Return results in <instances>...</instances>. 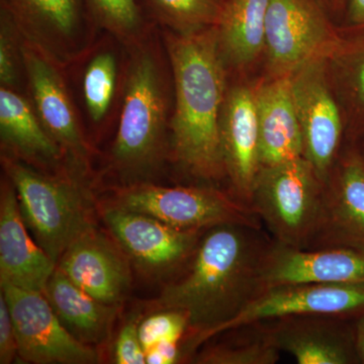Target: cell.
I'll use <instances>...</instances> for the list:
<instances>
[{
	"label": "cell",
	"instance_id": "f1b7e54d",
	"mask_svg": "<svg viewBox=\"0 0 364 364\" xmlns=\"http://www.w3.org/2000/svg\"><path fill=\"white\" fill-rule=\"evenodd\" d=\"M188 330L186 314L176 310H165L144 320L138 326L139 338L147 351L162 341H181Z\"/></svg>",
	"mask_w": 364,
	"mask_h": 364
},
{
	"label": "cell",
	"instance_id": "836d02e7",
	"mask_svg": "<svg viewBox=\"0 0 364 364\" xmlns=\"http://www.w3.org/2000/svg\"><path fill=\"white\" fill-rule=\"evenodd\" d=\"M347 21L350 30L364 28V0H349Z\"/></svg>",
	"mask_w": 364,
	"mask_h": 364
},
{
	"label": "cell",
	"instance_id": "83f0119b",
	"mask_svg": "<svg viewBox=\"0 0 364 364\" xmlns=\"http://www.w3.org/2000/svg\"><path fill=\"white\" fill-rule=\"evenodd\" d=\"M93 21L127 45L143 38V21L136 0H86Z\"/></svg>",
	"mask_w": 364,
	"mask_h": 364
},
{
	"label": "cell",
	"instance_id": "30bf717a",
	"mask_svg": "<svg viewBox=\"0 0 364 364\" xmlns=\"http://www.w3.org/2000/svg\"><path fill=\"white\" fill-rule=\"evenodd\" d=\"M1 291L13 318L18 355L26 363L92 364L95 349L71 334L43 291L1 282Z\"/></svg>",
	"mask_w": 364,
	"mask_h": 364
},
{
	"label": "cell",
	"instance_id": "1f68e13d",
	"mask_svg": "<svg viewBox=\"0 0 364 364\" xmlns=\"http://www.w3.org/2000/svg\"><path fill=\"white\" fill-rule=\"evenodd\" d=\"M18 352L13 318L4 293H0V363H13Z\"/></svg>",
	"mask_w": 364,
	"mask_h": 364
},
{
	"label": "cell",
	"instance_id": "44dd1931",
	"mask_svg": "<svg viewBox=\"0 0 364 364\" xmlns=\"http://www.w3.org/2000/svg\"><path fill=\"white\" fill-rule=\"evenodd\" d=\"M0 138L4 154L26 163L54 164L66 157L48 134L32 102L16 90L0 87Z\"/></svg>",
	"mask_w": 364,
	"mask_h": 364
},
{
	"label": "cell",
	"instance_id": "cb8c5ba5",
	"mask_svg": "<svg viewBox=\"0 0 364 364\" xmlns=\"http://www.w3.org/2000/svg\"><path fill=\"white\" fill-rule=\"evenodd\" d=\"M333 81L343 112L345 140H364V28L342 36L338 49L331 56Z\"/></svg>",
	"mask_w": 364,
	"mask_h": 364
},
{
	"label": "cell",
	"instance_id": "d4e9b609",
	"mask_svg": "<svg viewBox=\"0 0 364 364\" xmlns=\"http://www.w3.org/2000/svg\"><path fill=\"white\" fill-rule=\"evenodd\" d=\"M233 337L196 352L193 363L198 364H275L282 351L273 343L264 322L251 323L230 329Z\"/></svg>",
	"mask_w": 364,
	"mask_h": 364
},
{
	"label": "cell",
	"instance_id": "3957f363",
	"mask_svg": "<svg viewBox=\"0 0 364 364\" xmlns=\"http://www.w3.org/2000/svg\"><path fill=\"white\" fill-rule=\"evenodd\" d=\"M130 47L112 163L124 176L136 177L145 176L161 161L169 95L155 46L142 38Z\"/></svg>",
	"mask_w": 364,
	"mask_h": 364
},
{
	"label": "cell",
	"instance_id": "5b68a950",
	"mask_svg": "<svg viewBox=\"0 0 364 364\" xmlns=\"http://www.w3.org/2000/svg\"><path fill=\"white\" fill-rule=\"evenodd\" d=\"M323 181L305 157L262 167L251 207L273 240L306 249L322 198Z\"/></svg>",
	"mask_w": 364,
	"mask_h": 364
},
{
	"label": "cell",
	"instance_id": "4fadbf2b",
	"mask_svg": "<svg viewBox=\"0 0 364 364\" xmlns=\"http://www.w3.org/2000/svg\"><path fill=\"white\" fill-rule=\"evenodd\" d=\"M21 38L60 66L88 50L82 0H1Z\"/></svg>",
	"mask_w": 364,
	"mask_h": 364
},
{
	"label": "cell",
	"instance_id": "9c48e42d",
	"mask_svg": "<svg viewBox=\"0 0 364 364\" xmlns=\"http://www.w3.org/2000/svg\"><path fill=\"white\" fill-rule=\"evenodd\" d=\"M364 252V159L358 144L342 146L323 181L315 229L306 249Z\"/></svg>",
	"mask_w": 364,
	"mask_h": 364
},
{
	"label": "cell",
	"instance_id": "2e32d148",
	"mask_svg": "<svg viewBox=\"0 0 364 364\" xmlns=\"http://www.w3.org/2000/svg\"><path fill=\"white\" fill-rule=\"evenodd\" d=\"M260 289L280 284H364V252L301 249L272 240L262 258Z\"/></svg>",
	"mask_w": 364,
	"mask_h": 364
},
{
	"label": "cell",
	"instance_id": "f546056e",
	"mask_svg": "<svg viewBox=\"0 0 364 364\" xmlns=\"http://www.w3.org/2000/svg\"><path fill=\"white\" fill-rule=\"evenodd\" d=\"M21 37L9 14L1 9L0 25V83L4 87L16 90L18 83Z\"/></svg>",
	"mask_w": 364,
	"mask_h": 364
},
{
	"label": "cell",
	"instance_id": "e0dca14e",
	"mask_svg": "<svg viewBox=\"0 0 364 364\" xmlns=\"http://www.w3.org/2000/svg\"><path fill=\"white\" fill-rule=\"evenodd\" d=\"M105 220L127 253L149 269H168L191 260L205 233L182 231L116 205L105 210Z\"/></svg>",
	"mask_w": 364,
	"mask_h": 364
},
{
	"label": "cell",
	"instance_id": "4316f807",
	"mask_svg": "<svg viewBox=\"0 0 364 364\" xmlns=\"http://www.w3.org/2000/svg\"><path fill=\"white\" fill-rule=\"evenodd\" d=\"M148 4L169 31L188 33L217 26L224 0H148Z\"/></svg>",
	"mask_w": 364,
	"mask_h": 364
},
{
	"label": "cell",
	"instance_id": "277c9868",
	"mask_svg": "<svg viewBox=\"0 0 364 364\" xmlns=\"http://www.w3.org/2000/svg\"><path fill=\"white\" fill-rule=\"evenodd\" d=\"M1 163L26 227L58 264L69 246L92 228L80 189L68 177L47 176L9 155L2 154Z\"/></svg>",
	"mask_w": 364,
	"mask_h": 364
},
{
	"label": "cell",
	"instance_id": "d6a6232c",
	"mask_svg": "<svg viewBox=\"0 0 364 364\" xmlns=\"http://www.w3.org/2000/svg\"><path fill=\"white\" fill-rule=\"evenodd\" d=\"M181 341H162L146 351V363L173 364L181 358Z\"/></svg>",
	"mask_w": 364,
	"mask_h": 364
},
{
	"label": "cell",
	"instance_id": "ac0fdd59",
	"mask_svg": "<svg viewBox=\"0 0 364 364\" xmlns=\"http://www.w3.org/2000/svg\"><path fill=\"white\" fill-rule=\"evenodd\" d=\"M57 265L31 238L9 177L0 191V284L43 291Z\"/></svg>",
	"mask_w": 364,
	"mask_h": 364
},
{
	"label": "cell",
	"instance_id": "d590c367",
	"mask_svg": "<svg viewBox=\"0 0 364 364\" xmlns=\"http://www.w3.org/2000/svg\"><path fill=\"white\" fill-rule=\"evenodd\" d=\"M359 150H360L361 155H363L364 159V140L361 141L360 143L358 144Z\"/></svg>",
	"mask_w": 364,
	"mask_h": 364
},
{
	"label": "cell",
	"instance_id": "8d00e7d4",
	"mask_svg": "<svg viewBox=\"0 0 364 364\" xmlns=\"http://www.w3.org/2000/svg\"><path fill=\"white\" fill-rule=\"evenodd\" d=\"M317 1L318 2V4H321V2L324 1V0H317Z\"/></svg>",
	"mask_w": 364,
	"mask_h": 364
},
{
	"label": "cell",
	"instance_id": "ffe728a7",
	"mask_svg": "<svg viewBox=\"0 0 364 364\" xmlns=\"http://www.w3.org/2000/svg\"><path fill=\"white\" fill-rule=\"evenodd\" d=\"M261 168L304 157L303 136L289 76L272 77L255 87Z\"/></svg>",
	"mask_w": 364,
	"mask_h": 364
},
{
	"label": "cell",
	"instance_id": "8fae6325",
	"mask_svg": "<svg viewBox=\"0 0 364 364\" xmlns=\"http://www.w3.org/2000/svg\"><path fill=\"white\" fill-rule=\"evenodd\" d=\"M306 314L363 315L364 284H280L261 289L236 317L198 340L193 353L208 340L239 326Z\"/></svg>",
	"mask_w": 364,
	"mask_h": 364
},
{
	"label": "cell",
	"instance_id": "4dcf8cb0",
	"mask_svg": "<svg viewBox=\"0 0 364 364\" xmlns=\"http://www.w3.org/2000/svg\"><path fill=\"white\" fill-rule=\"evenodd\" d=\"M114 360L117 364L146 363V352L139 338L138 326H124L117 340Z\"/></svg>",
	"mask_w": 364,
	"mask_h": 364
},
{
	"label": "cell",
	"instance_id": "603a6c76",
	"mask_svg": "<svg viewBox=\"0 0 364 364\" xmlns=\"http://www.w3.org/2000/svg\"><path fill=\"white\" fill-rule=\"evenodd\" d=\"M270 0H224L215 26L225 62L246 67L265 49V23Z\"/></svg>",
	"mask_w": 364,
	"mask_h": 364
},
{
	"label": "cell",
	"instance_id": "484cf974",
	"mask_svg": "<svg viewBox=\"0 0 364 364\" xmlns=\"http://www.w3.org/2000/svg\"><path fill=\"white\" fill-rule=\"evenodd\" d=\"M117 54L109 48L93 51L82 76V95L91 123L102 124L111 114L119 90Z\"/></svg>",
	"mask_w": 364,
	"mask_h": 364
},
{
	"label": "cell",
	"instance_id": "7c38bea8",
	"mask_svg": "<svg viewBox=\"0 0 364 364\" xmlns=\"http://www.w3.org/2000/svg\"><path fill=\"white\" fill-rule=\"evenodd\" d=\"M21 51L31 102L41 123L66 157L81 168H85L90 160V148L62 76V66L23 38Z\"/></svg>",
	"mask_w": 364,
	"mask_h": 364
},
{
	"label": "cell",
	"instance_id": "7402d4cb",
	"mask_svg": "<svg viewBox=\"0 0 364 364\" xmlns=\"http://www.w3.org/2000/svg\"><path fill=\"white\" fill-rule=\"evenodd\" d=\"M43 294L63 325L83 343H98L109 334L117 306L93 298L58 267L48 280Z\"/></svg>",
	"mask_w": 364,
	"mask_h": 364
},
{
	"label": "cell",
	"instance_id": "ba28073f",
	"mask_svg": "<svg viewBox=\"0 0 364 364\" xmlns=\"http://www.w3.org/2000/svg\"><path fill=\"white\" fill-rule=\"evenodd\" d=\"M328 60L310 62L289 75L303 136L304 157L322 181L338 157L345 139L343 112L329 87Z\"/></svg>",
	"mask_w": 364,
	"mask_h": 364
},
{
	"label": "cell",
	"instance_id": "5bb4252c",
	"mask_svg": "<svg viewBox=\"0 0 364 364\" xmlns=\"http://www.w3.org/2000/svg\"><path fill=\"white\" fill-rule=\"evenodd\" d=\"M355 318L306 314L263 321L273 343L299 364H358Z\"/></svg>",
	"mask_w": 364,
	"mask_h": 364
},
{
	"label": "cell",
	"instance_id": "52a82bcc",
	"mask_svg": "<svg viewBox=\"0 0 364 364\" xmlns=\"http://www.w3.org/2000/svg\"><path fill=\"white\" fill-rule=\"evenodd\" d=\"M341 41L317 0H270L265 50L272 77L289 76L310 62L331 58Z\"/></svg>",
	"mask_w": 364,
	"mask_h": 364
},
{
	"label": "cell",
	"instance_id": "7a4b0ae2",
	"mask_svg": "<svg viewBox=\"0 0 364 364\" xmlns=\"http://www.w3.org/2000/svg\"><path fill=\"white\" fill-rule=\"evenodd\" d=\"M165 45L176 87V105L170 119L174 157L196 178H227L220 138L228 90L226 62L217 31L215 26L188 33L169 31Z\"/></svg>",
	"mask_w": 364,
	"mask_h": 364
},
{
	"label": "cell",
	"instance_id": "8992f818",
	"mask_svg": "<svg viewBox=\"0 0 364 364\" xmlns=\"http://www.w3.org/2000/svg\"><path fill=\"white\" fill-rule=\"evenodd\" d=\"M114 205L182 231L205 232L223 225L264 228L252 208L231 191L212 186L131 184L117 191Z\"/></svg>",
	"mask_w": 364,
	"mask_h": 364
},
{
	"label": "cell",
	"instance_id": "d6986e66",
	"mask_svg": "<svg viewBox=\"0 0 364 364\" xmlns=\"http://www.w3.org/2000/svg\"><path fill=\"white\" fill-rule=\"evenodd\" d=\"M57 267L76 286L107 305L117 306L130 287L126 260L92 228L69 246Z\"/></svg>",
	"mask_w": 364,
	"mask_h": 364
},
{
	"label": "cell",
	"instance_id": "6da1fadb",
	"mask_svg": "<svg viewBox=\"0 0 364 364\" xmlns=\"http://www.w3.org/2000/svg\"><path fill=\"white\" fill-rule=\"evenodd\" d=\"M272 240L264 228L241 225L203 233L188 269L165 287L158 301L188 318L181 355L193 354L198 340L236 317L260 291L261 262Z\"/></svg>",
	"mask_w": 364,
	"mask_h": 364
},
{
	"label": "cell",
	"instance_id": "e575fe53",
	"mask_svg": "<svg viewBox=\"0 0 364 364\" xmlns=\"http://www.w3.org/2000/svg\"><path fill=\"white\" fill-rule=\"evenodd\" d=\"M354 328H355V345L359 363L364 364V314L355 318Z\"/></svg>",
	"mask_w": 364,
	"mask_h": 364
},
{
	"label": "cell",
	"instance_id": "9a60e30c",
	"mask_svg": "<svg viewBox=\"0 0 364 364\" xmlns=\"http://www.w3.org/2000/svg\"><path fill=\"white\" fill-rule=\"evenodd\" d=\"M220 138L229 191L251 207L261 170L255 88H228L220 119Z\"/></svg>",
	"mask_w": 364,
	"mask_h": 364
}]
</instances>
